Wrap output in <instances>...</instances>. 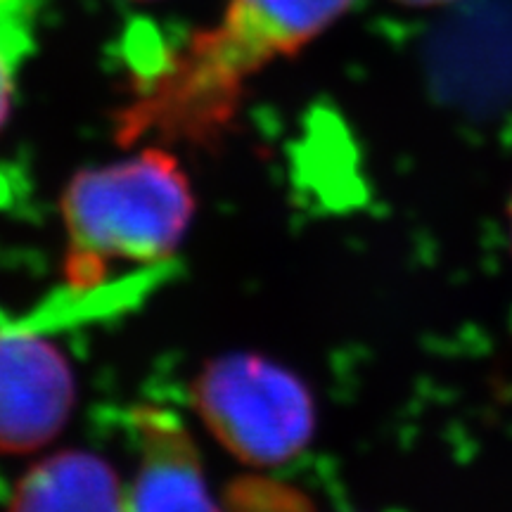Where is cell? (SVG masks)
Returning a JSON list of instances; mask_svg holds the SVG:
<instances>
[{
    "label": "cell",
    "mask_w": 512,
    "mask_h": 512,
    "mask_svg": "<svg viewBox=\"0 0 512 512\" xmlns=\"http://www.w3.org/2000/svg\"><path fill=\"white\" fill-rule=\"evenodd\" d=\"M356 0H228L221 22L190 38L117 114L121 145L216 143L247 79L323 34Z\"/></svg>",
    "instance_id": "cell-1"
},
{
    "label": "cell",
    "mask_w": 512,
    "mask_h": 512,
    "mask_svg": "<svg viewBox=\"0 0 512 512\" xmlns=\"http://www.w3.org/2000/svg\"><path fill=\"white\" fill-rule=\"evenodd\" d=\"M192 209L188 176L176 157L157 147L76 174L62 195L69 285H100L112 261L152 266L169 259L190 226Z\"/></svg>",
    "instance_id": "cell-2"
},
{
    "label": "cell",
    "mask_w": 512,
    "mask_h": 512,
    "mask_svg": "<svg viewBox=\"0 0 512 512\" xmlns=\"http://www.w3.org/2000/svg\"><path fill=\"white\" fill-rule=\"evenodd\" d=\"M192 403L219 444L247 465L287 463L316 432V406L306 384L256 354L209 361L192 384Z\"/></svg>",
    "instance_id": "cell-3"
},
{
    "label": "cell",
    "mask_w": 512,
    "mask_h": 512,
    "mask_svg": "<svg viewBox=\"0 0 512 512\" xmlns=\"http://www.w3.org/2000/svg\"><path fill=\"white\" fill-rule=\"evenodd\" d=\"M76 401L62 351L29 323L0 330V453H31L67 425Z\"/></svg>",
    "instance_id": "cell-4"
},
{
    "label": "cell",
    "mask_w": 512,
    "mask_h": 512,
    "mask_svg": "<svg viewBox=\"0 0 512 512\" xmlns=\"http://www.w3.org/2000/svg\"><path fill=\"white\" fill-rule=\"evenodd\" d=\"M140 463L126 512H223L204 482L200 453L176 415L140 408Z\"/></svg>",
    "instance_id": "cell-5"
},
{
    "label": "cell",
    "mask_w": 512,
    "mask_h": 512,
    "mask_svg": "<svg viewBox=\"0 0 512 512\" xmlns=\"http://www.w3.org/2000/svg\"><path fill=\"white\" fill-rule=\"evenodd\" d=\"M8 512H126V501L107 460L86 451H62L19 479Z\"/></svg>",
    "instance_id": "cell-6"
},
{
    "label": "cell",
    "mask_w": 512,
    "mask_h": 512,
    "mask_svg": "<svg viewBox=\"0 0 512 512\" xmlns=\"http://www.w3.org/2000/svg\"><path fill=\"white\" fill-rule=\"evenodd\" d=\"M38 0H0V55L19 67L34 48Z\"/></svg>",
    "instance_id": "cell-7"
},
{
    "label": "cell",
    "mask_w": 512,
    "mask_h": 512,
    "mask_svg": "<svg viewBox=\"0 0 512 512\" xmlns=\"http://www.w3.org/2000/svg\"><path fill=\"white\" fill-rule=\"evenodd\" d=\"M17 69L0 55V128L8 121L10 105H12V76Z\"/></svg>",
    "instance_id": "cell-8"
},
{
    "label": "cell",
    "mask_w": 512,
    "mask_h": 512,
    "mask_svg": "<svg viewBox=\"0 0 512 512\" xmlns=\"http://www.w3.org/2000/svg\"><path fill=\"white\" fill-rule=\"evenodd\" d=\"M396 3L413 5V8H434V5H446L453 3V0H396Z\"/></svg>",
    "instance_id": "cell-9"
},
{
    "label": "cell",
    "mask_w": 512,
    "mask_h": 512,
    "mask_svg": "<svg viewBox=\"0 0 512 512\" xmlns=\"http://www.w3.org/2000/svg\"><path fill=\"white\" fill-rule=\"evenodd\" d=\"M508 216H510V240H512V200H510V207H508Z\"/></svg>",
    "instance_id": "cell-10"
},
{
    "label": "cell",
    "mask_w": 512,
    "mask_h": 512,
    "mask_svg": "<svg viewBox=\"0 0 512 512\" xmlns=\"http://www.w3.org/2000/svg\"><path fill=\"white\" fill-rule=\"evenodd\" d=\"M136 3H152V0H136Z\"/></svg>",
    "instance_id": "cell-11"
}]
</instances>
